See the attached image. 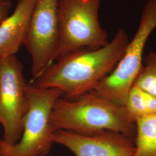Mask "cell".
I'll return each instance as SVG.
<instances>
[{
    "instance_id": "obj_1",
    "label": "cell",
    "mask_w": 156,
    "mask_h": 156,
    "mask_svg": "<svg viewBox=\"0 0 156 156\" xmlns=\"http://www.w3.org/2000/svg\"><path fill=\"white\" fill-rule=\"evenodd\" d=\"M129 41L127 33L120 28L105 46L77 50L63 56L30 84L37 87L58 89L67 98H78L94 89L114 69Z\"/></svg>"
},
{
    "instance_id": "obj_2",
    "label": "cell",
    "mask_w": 156,
    "mask_h": 156,
    "mask_svg": "<svg viewBox=\"0 0 156 156\" xmlns=\"http://www.w3.org/2000/svg\"><path fill=\"white\" fill-rule=\"evenodd\" d=\"M55 129L78 134H92L109 130L134 139L135 122L125 106L107 99L94 90L69 99L62 96L56 101L50 116Z\"/></svg>"
},
{
    "instance_id": "obj_3",
    "label": "cell",
    "mask_w": 156,
    "mask_h": 156,
    "mask_svg": "<svg viewBox=\"0 0 156 156\" xmlns=\"http://www.w3.org/2000/svg\"><path fill=\"white\" fill-rule=\"evenodd\" d=\"M28 84L29 106L22 136L13 145L0 140V156H47L55 144L56 131L50 122V116L56 101L62 96V93L56 88Z\"/></svg>"
},
{
    "instance_id": "obj_4",
    "label": "cell",
    "mask_w": 156,
    "mask_h": 156,
    "mask_svg": "<svg viewBox=\"0 0 156 156\" xmlns=\"http://www.w3.org/2000/svg\"><path fill=\"white\" fill-rule=\"evenodd\" d=\"M102 0H59V44L56 60L81 49L94 50L108 44L101 24Z\"/></svg>"
},
{
    "instance_id": "obj_5",
    "label": "cell",
    "mask_w": 156,
    "mask_h": 156,
    "mask_svg": "<svg viewBox=\"0 0 156 156\" xmlns=\"http://www.w3.org/2000/svg\"><path fill=\"white\" fill-rule=\"evenodd\" d=\"M156 29V0H147L140 23L116 67L93 90L117 104L125 106L127 97L143 66L145 46Z\"/></svg>"
},
{
    "instance_id": "obj_6",
    "label": "cell",
    "mask_w": 156,
    "mask_h": 156,
    "mask_svg": "<svg viewBox=\"0 0 156 156\" xmlns=\"http://www.w3.org/2000/svg\"><path fill=\"white\" fill-rule=\"evenodd\" d=\"M28 86L16 55L0 58V125L2 140L8 144H16L22 136L29 106Z\"/></svg>"
},
{
    "instance_id": "obj_7",
    "label": "cell",
    "mask_w": 156,
    "mask_h": 156,
    "mask_svg": "<svg viewBox=\"0 0 156 156\" xmlns=\"http://www.w3.org/2000/svg\"><path fill=\"white\" fill-rule=\"evenodd\" d=\"M59 0H35L23 45L31 57L34 80L56 60L59 44Z\"/></svg>"
},
{
    "instance_id": "obj_8",
    "label": "cell",
    "mask_w": 156,
    "mask_h": 156,
    "mask_svg": "<svg viewBox=\"0 0 156 156\" xmlns=\"http://www.w3.org/2000/svg\"><path fill=\"white\" fill-rule=\"evenodd\" d=\"M54 142L75 156H133L135 151L134 139L109 130L84 135L59 129L55 133Z\"/></svg>"
},
{
    "instance_id": "obj_9",
    "label": "cell",
    "mask_w": 156,
    "mask_h": 156,
    "mask_svg": "<svg viewBox=\"0 0 156 156\" xmlns=\"http://www.w3.org/2000/svg\"><path fill=\"white\" fill-rule=\"evenodd\" d=\"M35 0H18L11 15L0 23V58L16 55L24 44Z\"/></svg>"
},
{
    "instance_id": "obj_10",
    "label": "cell",
    "mask_w": 156,
    "mask_h": 156,
    "mask_svg": "<svg viewBox=\"0 0 156 156\" xmlns=\"http://www.w3.org/2000/svg\"><path fill=\"white\" fill-rule=\"evenodd\" d=\"M135 124L133 156H156V115L138 119Z\"/></svg>"
},
{
    "instance_id": "obj_11",
    "label": "cell",
    "mask_w": 156,
    "mask_h": 156,
    "mask_svg": "<svg viewBox=\"0 0 156 156\" xmlns=\"http://www.w3.org/2000/svg\"><path fill=\"white\" fill-rule=\"evenodd\" d=\"M125 107L135 122L156 115V97L134 84L127 95Z\"/></svg>"
},
{
    "instance_id": "obj_12",
    "label": "cell",
    "mask_w": 156,
    "mask_h": 156,
    "mask_svg": "<svg viewBox=\"0 0 156 156\" xmlns=\"http://www.w3.org/2000/svg\"><path fill=\"white\" fill-rule=\"evenodd\" d=\"M134 84L156 97V51H151L144 57L143 66Z\"/></svg>"
},
{
    "instance_id": "obj_13",
    "label": "cell",
    "mask_w": 156,
    "mask_h": 156,
    "mask_svg": "<svg viewBox=\"0 0 156 156\" xmlns=\"http://www.w3.org/2000/svg\"><path fill=\"white\" fill-rule=\"evenodd\" d=\"M12 6L11 0H0V23L8 15Z\"/></svg>"
}]
</instances>
